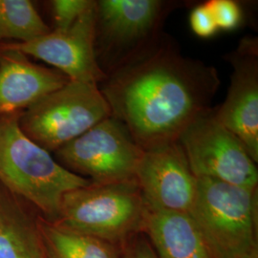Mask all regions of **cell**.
<instances>
[{
  "label": "cell",
  "instance_id": "obj_10",
  "mask_svg": "<svg viewBox=\"0 0 258 258\" xmlns=\"http://www.w3.org/2000/svg\"><path fill=\"white\" fill-rule=\"evenodd\" d=\"M135 180L148 208L190 212L197 178L178 141L144 150L136 168Z\"/></svg>",
  "mask_w": 258,
  "mask_h": 258
},
{
  "label": "cell",
  "instance_id": "obj_4",
  "mask_svg": "<svg viewBox=\"0 0 258 258\" xmlns=\"http://www.w3.org/2000/svg\"><path fill=\"white\" fill-rule=\"evenodd\" d=\"M147 204L135 179L95 184L65 194L56 224L114 245L142 232Z\"/></svg>",
  "mask_w": 258,
  "mask_h": 258
},
{
  "label": "cell",
  "instance_id": "obj_2",
  "mask_svg": "<svg viewBox=\"0 0 258 258\" xmlns=\"http://www.w3.org/2000/svg\"><path fill=\"white\" fill-rule=\"evenodd\" d=\"M19 115L0 117V183L33 204L43 218L56 221L65 194L91 182L28 138L19 126Z\"/></svg>",
  "mask_w": 258,
  "mask_h": 258
},
{
  "label": "cell",
  "instance_id": "obj_16",
  "mask_svg": "<svg viewBox=\"0 0 258 258\" xmlns=\"http://www.w3.org/2000/svg\"><path fill=\"white\" fill-rule=\"evenodd\" d=\"M50 32L31 1L0 0V41L14 39L25 43Z\"/></svg>",
  "mask_w": 258,
  "mask_h": 258
},
{
  "label": "cell",
  "instance_id": "obj_7",
  "mask_svg": "<svg viewBox=\"0 0 258 258\" xmlns=\"http://www.w3.org/2000/svg\"><path fill=\"white\" fill-rule=\"evenodd\" d=\"M143 152L127 128L111 116L54 153L75 174L95 184H110L135 179Z\"/></svg>",
  "mask_w": 258,
  "mask_h": 258
},
{
  "label": "cell",
  "instance_id": "obj_21",
  "mask_svg": "<svg viewBox=\"0 0 258 258\" xmlns=\"http://www.w3.org/2000/svg\"><path fill=\"white\" fill-rule=\"evenodd\" d=\"M242 258H258V249H252L251 251H249L248 254H246L245 256Z\"/></svg>",
  "mask_w": 258,
  "mask_h": 258
},
{
  "label": "cell",
  "instance_id": "obj_18",
  "mask_svg": "<svg viewBox=\"0 0 258 258\" xmlns=\"http://www.w3.org/2000/svg\"><path fill=\"white\" fill-rule=\"evenodd\" d=\"M207 4L218 30L231 31L239 26L242 20V10L239 4L232 0H211Z\"/></svg>",
  "mask_w": 258,
  "mask_h": 258
},
{
  "label": "cell",
  "instance_id": "obj_14",
  "mask_svg": "<svg viewBox=\"0 0 258 258\" xmlns=\"http://www.w3.org/2000/svg\"><path fill=\"white\" fill-rule=\"evenodd\" d=\"M0 258H47L37 219L0 194Z\"/></svg>",
  "mask_w": 258,
  "mask_h": 258
},
{
  "label": "cell",
  "instance_id": "obj_1",
  "mask_svg": "<svg viewBox=\"0 0 258 258\" xmlns=\"http://www.w3.org/2000/svg\"><path fill=\"white\" fill-rule=\"evenodd\" d=\"M217 70L182 54L162 35L154 45L107 75L100 89L114 118L143 150L177 142L191 122L212 111Z\"/></svg>",
  "mask_w": 258,
  "mask_h": 258
},
{
  "label": "cell",
  "instance_id": "obj_6",
  "mask_svg": "<svg viewBox=\"0 0 258 258\" xmlns=\"http://www.w3.org/2000/svg\"><path fill=\"white\" fill-rule=\"evenodd\" d=\"M111 116L99 84L69 81L20 113L19 123L28 138L54 153Z\"/></svg>",
  "mask_w": 258,
  "mask_h": 258
},
{
  "label": "cell",
  "instance_id": "obj_20",
  "mask_svg": "<svg viewBox=\"0 0 258 258\" xmlns=\"http://www.w3.org/2000/svg\"><path fill=\"white\" fill-rule=\"evenodd\" d=\"M120 258H158L148 237L139 232L120 244Z\"/></svg>",
  "mask_w": 258,
  "mask_h": 258
},
{
  "label": "cell",
  "instance_id": "obj_8",
  "mask_svg": "<svg viewBox=\"0 0 258 258\" xmlns=\"http://www.w3.org/2000/svg\"><path fill=\"white\" fill-rule=\"evenodd\" d=\"M178 142L196 178L257 187L256 164L239 139L215 120L212 111L191 122Z\"/></svg>",
  "mask_w": 258,
  "mask_h": 258
},
{
  "label": "cell",
  "instance_id": "obj_9",
  "mask_svg": "<svg viewBox=\"0 0 258 258\" xmlns=\"http://www.w3.org/2000/svg\"><path fill=\"white\" fill-rule=\"evenodd\" d=\"M96 1L83 16L63 30H51L45 36L25 42L3 43L0 48L16 50L52 65L70 81L102 83L103 73L95 51Z\"/></svg>",
  "mask_w": 258,
  "mask_h": 258
},
{
  "label": "cell",
  "instance_id": "obj_13",
  "mask_svg": "<svg viewBox=\"0 0 258 258\" xmlns=\"http://www.w3.org/2000/svg\"><path fill=\"white\" fill-rule=\"evenodd\" d=\"M142 232L158 258H213L188 213L147 206Z\"/></svg>",
  "mask_w": 258,
  "mask_h": 258
},
{
  "label": "cell",
  "instance_id": "obj_3",
  "mask_svg": "<svg viewBox=\"0 0 258 258\" xmlns=\"http://www.w3.org/2000/svg\"><path fill=\"white\" fill-rule=\"evenodd\" d=\"M188 214L213 258H242L257 248V187L197 178Z\"/></svg>",
  "mask_w": 258,
  "mask_h": 258
},
{
  "label": "cell",
  "instance_id": "obj_11",
  "mask_svg": "<svg viewBox=\"0 0 258 258\" xmlns=\"http://www.w3.org/2000/svg\"><path fill=\"white\" fill-rule=\"evenodd\" d=\"M232 65L227 98L213 117L244 145L252 161L258 163V42L244 37L227 56Z\"/></svg>",
  "mask_w": 258,
  "mask_h": 258
},
{
  "label": "cell",
  "instance_id": "obj_19",
  "mask_svg": "<svg viewBox=\"0 0 258 258\" xmlns=\"http://www.w3.org/2000/svg\"><path fill=\"white\" fill-rule=\"evenodd\" d=\"M189 24L194 34L203 38L212 37L218 31L212 12L207 3L200 4L191 11Z\"/></svg>",
  "mask_w": 258,
  "mask_h": 258
},
{
  "label": "cell",
  "instance_id": "obj_17",
  "mask_svg": "<svg viewBox=\"0 0 258 258\" xmlns=\"http://www.w3.org/2000/svg\"><path fill=\"white\" fill-rule=\"evenodd\" d=\"M92 0H54L51 1L55 29L63 30L71 26L77 19L89 9Z\"/></svg>",
  "mask_w": 258,
  "mask_h": 258
},
{
  "label": "cell",
  "instance_id": "obj_5",
  "mask_svg": "<svg viewBox=\"0 0 258 258\" xmlns=\"http://www.w3.org/2000/svg\"><path fill=\"white\" fill-rule=\"evenodd\" d=\"M175 6L177 2L162 0L96 1L95 51L103 73L110 74L154 45Z\"/></svg>",
  "mask_w": 258,
  "mask_h": 258
},
{
  "label": "cell",
  "instance_id": "obj_15",
  "mask_svg": "<svg viewBox=\"0 0 258 258\" xmlns=\"http://www.w3.org/2000/svg\"><path fill=\"white\" fill-rule=\"evenodd\" d=\"M37 223L47 258H120L117 245L71 231L42 216Z\"/></svg>",
  "mask_w": 258,
  "mask_h": 258
},
{
  "label": "cell",
  "instance_id": "obj_12",
  "mask_svg": "<svg viewBox=\"0 0 258 258\" xmlns=\"http://www.w3.org/2000/svg\"><path fill=\"white\" fill-rule=\"evenodd\" d=\"M0 117L20 114L70 80L34 63L19 51L0 48Z\"/></svg>",
  "mask_w": 258,
  "mask_h": 258
}]
</instances>
